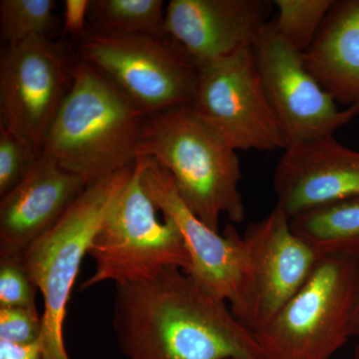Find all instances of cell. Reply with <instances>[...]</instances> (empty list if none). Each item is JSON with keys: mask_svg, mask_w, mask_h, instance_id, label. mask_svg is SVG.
<instances>
[{"mask_svg": "<svg viewBox=\"0 0 359 359\" xmlns=\"http://www.w3.org/2000/svg\"><path fill=\"white\" fill-rule=\"evenodd\" d=\"M112 327L126 359H263L254 332L183 269L116 285Z\"/></svg>", "mask_w": 359, "mask_h": 359, "instance_id": "obj_1", "label": "cell"}, {"mask_svg": "<svg viewBox=\"0 0 359 359\" xmlns=\"http://www.w3.org/2000/svg\"><path fill=\"white\" fill-rule=\"evenodd\" d=\"M148 116L102 73L79 59L41 153L89 185L136 162Z\"/></svg>", "mask_w": 359, "mask_h": 359, "instance_id": "obj_2", "label": "cell"}, {"mask_svg": "<svg viewBox=\"0 0 359 359\" xmlns=\"http://www.w3.org/2000/svg\"><path fill=\"white\" fill-rule=\"evenodd\" d=\"M237 152L191 106H179L148 116L138 158H152L164 168L187 207L219 231L223 215L233 224L245 217Z\"/></svg>", "mask_w": 359, "mask_h": 359, "instance_id": "obj_3", "label": "cell"}, {"mask_svg": "<svg viewBox=\"0 0 359 359\" xmlns=\"http://www.w3.org/2000/svg\"><path fill=\"white\" fill-rule=\"evenodd\" d=\"M134 164L87 185L58 223L21 256L43 299V359H70L63 327L71 292L90 244L129 181Z\"/></svg>", "mask_w": 359, "mask_h": 359, "instance_id": "obj_4", "label": "cell"}, {"mask_svg": "<svg viewBox=\"0 0 359 359\" xmlns=\"http://www.w3.org/2000/svg\"><path fill=\"white\" fill-rule=\"evenodd\" d=\"M359 287V257H318L306 283L254 332L263 359H332L346 346Z\"/></svg>", "mask_w": 359, "mask_h": 359, "instance_id": "obj_5", "label": "cell"}, {"mask_svg": "<svg viewBox=\"0 0 359 359\" xmlns=\"http://www.w3.org/2000/svg\"><path fill=\"white\" fill-rule=\"evenodd\" d=\"M143 160L111 207L88 250L95 271L80 285L91 289L105 282L116 285L144 282L167 269L184 271L190 257L179 229L171 219L158 217L159 209L142 185Z\"/></svg>", "mask_w": 359, "mask_h": 359, "instance_id": "obj_6", "label": "cell"}, {"mask_svg": "<svg viewBox=\"0 0 359 359\" xmlns=\"http://www.w3.org/2000/svg\"><path fill=\"white\" fill-rule=\"evenodd\" d=\"M75 42L79 58L148 115L192 103L199 66L167 35L115 34L88 26Z\"/></svg>", "mask_w": 359, "mask_h": 359, "instance_id": "obj_7", "label": "cell"}, {"mask_svg": "<svg viewBox=\"0 0 359 359\" xmlns=\"http://www.w3.org/2000/svg\"><path fill=\"white\" fill-rule=\"evenodd\" d=\"M142 185L164 218L179 229L190 257L186 271L203 292L229 302L244 323L248 313L252 264L244 237L228 224L223 235L212 231L180 198L171 175L152 158L142 157Z\"/></svg>", "mask_w": 359, "mask_h": 359, "instance_id": "obj_8", "label": "cell"}, {"mask_svg": "<svg viewBox=\"0 0 359 359\" xmlns=\"http://www.w3.org/2000/svg\"><path fill=\"white\" fill-rule=\"evenodd\" d=\"M79 59L65 39L4 45L0 56V126L41 153Z\"/></svg>", "mask_w": 359, "mask_h": 359, "instance_id": "obj_9", "label": "cell"}, {"mask_svg": "<svg viewBox=\"0 0 359 359\" xmlns=\"http://www.w3.org/2000/svg\"><path fill=\"white\" fill-rule=\"evenodd\" d=\"M190 106L235 150H285L252 47L201 65Z\"/></svg>", "mask_w": 359, "mask_h": 359, "instance_id": "obj_10", "label": "cell"}, {"mask_svg": "<svg viewBox=\"0 0 359 359\" xmlns=\"http://www.w3.org/2000/svg\"><path fill=\"white\" fill-rule=\"evenodd\" d=\"M252 49L285 149L334 135L359 115V104L339 109L306 69L302 54L278 36L273 21L264 28Z\"/></svg>", "mask_w": 359, "mask_h": 359, "instance_id": "obj_11", "label": "cell"}, {"mask_svg": "<svg viewBox=\"0 0 359 359\" xmlns=\"http://www.w3.org/2000/svg\"><path fill=\"white\" fill-rule=\"evenodd\" d=\"M244 240L252 264L245 325L257 332L301 290L320 257L295 235L278 205L248 226Z\"/></svg>", "mask_w": 359, "mask_h": 359, "instance_id": "obj_12", "label": "cell"}, {"mask_svg": "<svg viewBox=\"0 0 359 359\" xmlns=\"http://www.w3.org/2000/svg\"><path fill=\"white\" fill-rule=\"evenodd\" d=\"M273 190L290 219L359 195V151L334 135L290 146L276 165Z\"/></svg>", "mask_w": 359, "mask_h": 359, "instance_id": "obj_13", "label": "cell"}, {"mask_svg": "<svg viewBox=\"0 0 359 359\" xmlns=\"http://www.w3.org/2000/svg\"><path fill=\"white\" fill-rule=\"evenodd\" d=\"M271 6L266 0H171L165 32L200 67L254 46Z\"/></svg>", "mask_w": 359, "mask_h": 359, "instance_id": "obj_14", "label": "cell"}, {"mask_svg": "<svg viewBox=\"0 0 359 359\" xmlns=\"http://www.w3.org/2000/svg\"><path fill=\"white\" fill-rule=\"evenodd\" d=\"M86 187L80 177L40 153L25 178L0 197V259L22 256L58 223Z\"/></svg>", "mask_w": 359, "mask_h": 359, "instance_id": "obj_15", "label": "cell"}, {"mask_svg": "<svg viewBox=\"0 0 359 359\" xmlns=\"http://www.w3.org/2000/svg\"><path fill=\"white\" fill-rule=\"evenodd\" d=\"M302 59L335 102L359 104V0H334Z\"/></svg>", "mask_w": 359, "mask_h": 359, "instance_id": "obj_16", "label": "cell"}, {"mask_svg": "<svg viewBox=\"0 0 359 359\" xmlns=\"http://www.w3.org/2000/svg\"><path fill=\"white\" fill-rule=\"evenodd\" d=\"M290 226L318 257H359V195L297 215Z\"/></svg>", "mask_w": 359, "mask_h": 359, "instance_id": "obj_17", "label": "cell"}, {"mask_svg": "<svg viewBox=\"0 0 359 359\" xmlns=\"http://www.w3.org/2000/svg\"><path fill=\"white\" fill-rule=\"evenodd\" d=\"M165 14L163 0H92L88 26L104 33L165 36Z\"/></svg>", "mask_w": 359, "mask_h": 359, "instance_id": "obj_18", "label": "cell"}, {"mask_svg": "<svg viewBox=\"0 0 359 359\" xmlns=\"http://www.w3.org/2000/svg\"><path fill=\"white\" fill-rule=\"evenodd\" d=\"M54 0H1L0 33L4 45L54 39L59 29Z\"/></svg>", "mask_w": 359, "mask_h": 359, "instance_id": "obj_19", "label": "cell"}, {"mask_svg": "<svg viewBox=\"0 0 359 359\" xmlns=\"http://www.w3.org/2000/svg\"><path fill=\"white\" fill-rule=\"evenodd\" d=\"M334 0H275L276 33L294 50L304 54L318 36Z\"/></svg>", "mask_w": 359, "mask_h": 359, "instance_id": "obj_20", "label": "cell"}, {"mask_svg": "<svg viewBox=\"0 0 359 359\" xmlns=\"http://www.w3.org/2000/svg\"><path fill=\"white\" fill-rule=\"evenodd\" d=\"M39 155L32 144L0 126V197L25 178Z\"/></svg>", "mask_w": 359, "mask_h": 359, "instance_id": "obj_21", "label": "cell"}, {"mask_svg": "<svg viewBox=\"0 0 359 359\" xmlns=\"http://www.w3.org/2000/svg\"><path fill=\"white\" fill-rule=\"evenodd\" d=\"M39 292L22 257L0 259V308H36Z\"/></svg>", "mask_w": 359, "mask_h": 359, "instance_id": "obj_22", "label": "cell"}, {"mask_svg": "<svg viewBox=\"0 0 359 359\" xmlns=\"http://www.w3.org/2000/svg\"><path fill=\"white\" fill-rule=\"evenodd\" d=\"M42 316L37 309L0 308V340L30 346L41 340Z\"/></svg>", "mask_w": 359, "mask_h": 359, "instance_id": "obj_23", "label": "cell"}, {"mask_svg": "<svg viewBox=\"0 0 359 359\" xmlns=\"http://www.w3.org/2000/svg\"><path fill=\"white\" fill-rule=\"evenodd\" d=\"M89 4L90 0H65L62 39L68 35L76 41L88 28Z\"/></svg>", "mask_w": 359, "mask_h": 359, "instance_id": "obj_24", "label": "cell"}, {"mask_svg": "<svg viewBox=\"0 0 359 359\" xmlns=\"http://www.w3.org/2000/svg\"><path fill=\"white\" fill-rule=\"evenodd\" d=\"M0 359H43L41 344L18 346L0 340Z\"/></svg>", "mask_w": 359, "mask_h": 359, "instance_id": "obj_25", "label": "cell"}, {"mask_svg": "<svg viewBox=\"0 0 359 359\" xmlns=\"http://www.w3.org/2000/svg\"><path fill=\"white\" fill-rule=\"evenodd\" d=\"M351 334L353 337H359V287L358 299H356L355 306H354L353 320H351Z\"/></svg>", "mask_w": 359, "mask_h": 359, "instance_id": "obj_26", "label": "cell"}, {"mask_svg": "<svg viewBox=\"0 0 359 359\" xmlns=\"http://www.w3.org/2000/svg\"><path fill=\"white\" fill-rule=\"evenodd\" d=\"M353 359H359V337L358 344L354 347Z\"/></svg>", "mask_w": 359, "mask_h": 359, "instance_id": "obj_27", "label": "cell"}]
</instances>
